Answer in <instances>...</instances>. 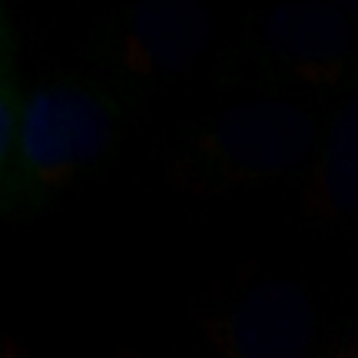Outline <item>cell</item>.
Listing matches in <instances>:
<instances>
[{
  "mask_svg": "<svg viewBox=\"0 0 358 358\" xmlns=\"http://www.w3.org/2000/svg\"><path fill=\"white\" fill-rule=\"evenodd\" d=\"M329 196L342 209L358 206V96L345 103L338 113L332 133V150H329Z\"/></svg>",
  "mask_w": 358,
  "mask_h": 358,
  "instance_id": "obj_4",
  "label": "cell"
},
{
  "mask_svg": "<svg viewBox=\"0 0 358 358\" xmlns=\"http://www.w3.org/2000/svg\"><path fill=\"white\" fill-rule=\"evenodd\" d=\"M113 133V106L80 87H43L20 110L13 182L34 189L93 163ZM10 166V163H7Z\"/></svg>",
  "mask_w": 358,
  "mask_h": 358,
  "instance_id": "obj_1",
  "label": "cell"
},
{
  "mask_svg": "<svg viewBox=\"0 0 358 358\" xmlns=\"http://www.w3.org/2000/svg\"><path fill=\"white\" fill-rule=\"evenodd\" d=\"M169 34L163 30V34H150V30H140L136 34V40H140L143 47H146V53L150 57H163V60H176V50H173V43H169ZM173 37H182L189 40V43H199V20L196 17H186V13H176V20H173Z\"/></svg>",
  "mask_w": 358,
  "mask_h": 358,
  "instance_id": "obj_5",
  "label": "cell"
},
{
  "mask_svg": "<svg viewBox=\"0 0 358 358\" xmlns=\"http://www.w3.org/2000/svg\"><path fill=\"white\" fill-rule=\"evenodd\" d=\"M312 338L306 295L289 282H268L232 315L229 345L236 358H302Z\"/></svg>",
  "mask_w": 358,
  "mask_h": 358,
  "instance_id": "obj_2",
  "label": "cell"
},
{
  "mask_svg": "<svg viewBox=\"0 0 358 358\" xmlns=\"http://www.w3.org/2000/svg\"><path fill=\"white\" fill-rule=\"evenodd\" d=\"M308 120L285 103H252L219 127L222 153L252 173L299 163L308 153Z\"/></svg>",
  "mask_w": 358,
  "mask_h": 358,
  "instance_id": "obj_3",
  "label": "cell"
}]
</instances>
